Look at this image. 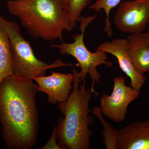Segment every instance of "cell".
<instances>
[{
  "instance_id": "4",
  "label": "cell",
  "mask_w": 149,
  "mask_h": 149,
  "mask_svg": "<svg viewBox=\"0 0 149 149\" xmlns=\"http://www.w3.org/2000/svg\"><path fill=\"white\" fill-rule=\"evenodd\" d=\"M0 25L8 37L14 75L33 79L46 75L48 69L73 65L65 63L61 59L49 65L42 61L35 55L30 42L22 35L18 24L7 20L0 15Z\"/></svg>"
},
{
  "instance_id": "8",
  "label": "cell",
  "mask_w": 149,
  "mask_h": 149,
  "mask_svg": "<svg viewBox=\"0 0 149 149\" xmlns=\"http://www.w3.org/2000/svg\"><path fill=\"white\" fill-rule=\"evenodd\" d=\"M73 74L51 72L49 76L34 77L39 92L46 93L52 104L66 101L73 88Z\"/></svg>"
},
{
  "instance_id": "13",
  "label": "cell",
  "mask_w": 149,
  "mask_h": 149,
  "mask_svg": "<svg viewBox=\"0 0 149 149\" xmlns=\"http://www.w3.org/2000/svg\"><path fill=\"white\" fill-rule=\"evenodd\" d=\"M91 113L97 117L103 127L102 132V139L107 149H117L118 130L113 128L110 123L107 122L102 115L101 109L98 106L93 107Z\"/></svg>"
},
{
  "instance_id": "18",
  "label": "cell",
  "mask_w": 149,
  "mask_h": 149,
  "mask_svg": "<svg viewBox=\"0 0 149 149\" xmlns=\"http://www.w3.org/2000/svg\"><path fill=\"white\" fill-rule=\"evenodd\" d=\"M148 33L149 35V27L148 28Z\"/></svg>"
},
{
  "instance_id": "16",
  "label": "cell",
  "mask_w": 149,
  "mask_h": 149,
  "mask_svg": "<svg viewBox=\"0 0 149 149\" xmlns=\"http://www.w3.org/2000/svg\"><path fill=\"white\" fill-rule=\"evenodd\" d=\"M61 149L57 144L56 135V126L53 128L50 139L40 149Z\"/></svg>"
},
{
  "instance_id": "14",
  "label": "cell",
  "mask_w": 149,
  "mask_h": 149,
  "mask_svg": "<svg viewBox=\"0 0 149 149\" xmlns=\"http://www.w3.org/2000/svg\"><path fill=\"white\" fill-rule=\"evenodd\" d=\"M91 1V0H65L70 27L71 30L76 26L77 22L80 21L81 13Z\"/></svg>"
},
{
  "instance_id": "2",
  "label": "cell",
  "mask_w": 149,
  "mask_h": 149,
  "mask_svg": "<svg viewBox=\"0 0 149 149\" xmlns=\"http://www.w3.org/2000/svg\"><path fill=\"white\" fill-rule=\"evenodd\" d=\"M73 88L67 100L58 107L64 117L59 118L56 125L57 144L61 149H89L93 133L89 126L93 122L89 103L92 97L85 80L80 83V74L72 69Z\"/></svg>"
},
{
  "instance_id": "11",
  "label": "cell",
  "mask_w": 149,
  "mask_h": 149,
  "mask_svg": "<svg viewBox=\"0 0 149 149\" xmlns=\"http://www.w3.org/2000/svg\"><path fill=\"white\" fill-rule=\"evenodd\" d=\"M128 55L136 71L142 74L149 71V35L147 33L132 34L127 39Z\"/></svg>"
},
{
  "instance_id": "7",
  "label": "cell",
  "mask_w": 149,
  "mask_h": 149,
  "mask_svg": "<svg viewBox=\"0 0 149 149\" xmlns=\"http://www.w3.org/2000/svg\"><path fill=\"white\" fill-rule=\"evenodd\" d=\"M116 26L121 32L141 33L149 22V0L124 1L118 6L114 17Z\"/></svg>"
},
{
  "instance_id": "17",
  "label": "cell",
  "mask_w": 149,
  "mask_h": 149,
  "mask_svg": "<svg viewBox=\"0 0 149 149\" xmlns=\"http://www.w3.org/2000/svg\"><path fill=\"white\" fill-rule=\"evenodd\" d=\"M17 1H19L26 2L28 1L29 0H17Z\"/></svg>"
},
{
  "instance_id": "10",
  "label": "cell",
  "mask_w": 149,
  "mask_h": 149,
  "mask_svg": "<svg viewBox=\"0 0 149 149\" xmlns=\"http://www.w3.org/2000/svg\"><path fill=\"white\" fill-rule=\"evenodd\" d=\"M117 149H149V120L133 123L118 130Z\"/></svg>"
},
{
  "instance_id": "15",
  "label": "cell",
  "mask_w": 149,
  "mask_h": 149,
  "mask_svg": "<svg viewBox=\"0 0 149 149\" xmlns=\"http://www.w3.org/2000/svg\"><path fill=\"white\" fill-rule=\"evenodd\" d=\"M121 0H97V1L89 6L90 9L93 10L96 12H99L104 10L105 13L106 18L105 19V27L104 31L108 36L111 37L112 35L111 23L110 22V12L112 9L114 8L120 3Z\"/></svg>"
},
{
  "instance_id": "1",
  "label": "cell",
  "mask_w": 149,
  "mask_h": 149,
  "mask_svg": "<svg viewBox=\"0 0 149 149\" xmlns=\"http://www.w3.org/2000/svg\"><path fill=\"white\" fill-rule=\"evenodd\" d=\"M33 79L12 74L0 83L2 138L10 149H30L37 141L40 127Z\"/></svg>"
},
{
  "instance_id": "9",
  "label": "cell",
  "mask_w": 149,
  "mask_h": 149,
  "mask_svg": "<svg viewBox=\"0 0 149 149\" xmlns=\"http://www.w3.org/2000/svg\"><path fill=\"white\" fill-rule=\"evenodd\" d=\"M127 40L124 39H115L111 42L102 43L98 47L107 53L114 56L117 59L119 67L123 71L130 79V86L140 91L146 82V76L136 71L127 52Z\"/></svg>"
},
{
  "instance_id": "6",
  "label": "cell",
  "mask_w": 149,
  "mask_h": 149,
  "mask_svg": "<svg viewBox=\"0 0 149 149\" xmlns=\"http://www.w3.org/2000/svg\"><path fill=\"white\" fill-rule=\"evenodd\" d=\"M124 77H115L110 95L103 94L100 99L102 114L115 123L125 120L128 106L139 97L140 91L126 86Z\"/></svg>"
},
{
  "instance_id": "12",
  "label": "cell",
  "mask_w": 149,
  "mask_h": 149,
  "mask_svg": "<svg viewBox=\"0 0 149 149\" xmlns=\"http://www.w3.org/2000/svg\"><path fill=\"white\" fill-rule=\"evenodd\" d=\"M14 74L8 37L0 25V83Z\"/></svg>"
},
{
  "instance_id": "3",
  "label": "cell",
  "mask_w": 149,
  "mask_h": 149,
  "mask_svg": "<svg viewBox=\"0 0 149 149\" xmlns=\"http://www.w3.org/2000/svg\"><path fill=\"white\" fill-rule=\"evenodd\" d=\"M9 13L20 20L22 25L36 39L45 41L59 39L63 30L70 32L65 0H29L7 2Z\"/></svg>"
},
{
  "instance_id": "5",
  "label": "cell",
  "mask_w": 149,
  "mask_h": 149,
  "mask_svg": "<svg viewBox=\"0 0 149 149\" xmlns=\"http://www.w3.org/2000/svg\"><path fill=\"white\" fill-rule=\"evenodd\" d=\"M97 15L81 17L80 30L81 34H76L72 36L74 42L72 43H66L63 42L61 44L52 45V48H57L59 53L62 55H69L77 61L76 65L80 67V82L85 80L86 76L90 75L92 80L91 91L96 95L98 93L94 89L95 83H100L101 76L98 72L97 66L105 65L108 67L112 66L113 63L111 61H107V53L100 49H97L95 52H91L85 46L84 42V35L85 29Z\"/></svg>"
}]
</instances>
